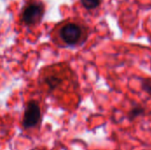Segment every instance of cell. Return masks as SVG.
Here are the masks:
<instances>
[{
  "label": "cell",
  "mask_w": 151,
  "mask_h": 150,
  "mask_svg": "<svg viewBox=\"0 0 151 150\" xmlns=\"http://www.w3.org/2000/svg\"><path fill=\"white\" fill-rule=\"evenodd\" d=\"M60 36L66 44L74 45L81 36V29L77 24L68 23L61 28Z\"/></svg>",
  "instance_id": "7a4b0ae2"
},
{
  "label": "cell",
  "mask_w": 151,
  "mask_h": 150,
  "mask_svg": "<svg viewBox=\"0 0 151 150\" xmlns=\"http://www.w3.org/2000/svg\"><path fill=\"white\" fill-rule=\"evenodd\" d=\"M82 5L88 9V10H92L96 7H98L101 4V0H81Z\"/></svg>",
  "instance_id": "52a82bcc"
},
{
  "label": "cell",
  "mask_w": 151,
  "mask_h": 150,
  "mask_svg": "<svg viewBox=\"0 0 151 150\" xmlns=\"http://www.w3.org/2000/svg\"><path fill=\"white\" fill-rule=\"evenodd\" d=\"M44 12L42 4H31L23 11L22 20L26 25H34L40 21Z\"/></svg>",
  "instance_id": "3957f363"
},
{
  "label": "cell",
  "mask_w": 151,
  "mask_h": 150,
  "mask_svg": "<svg viewBox=\"0 0 151 150\" xmlns=\"http://www.w3.org/2000/svg\"><path fill=\"white\" fill-rule=\"evenodd\" d=\"M140 84L142 91L151 97V79L150 78H140Z\"/></svg>",
  "instance_id": "5b68a950"
},
{
  "label": "cell",
  "mask_w": 151,
  "mask_h": 150,
  "mask_svg": "<svg viewBox=\"0 0 151 150\" xmlns=\"http://www.w3.org/2000/svg\"><path fill=\"white\" fill-rule=\"evenodd\" d=\"M146 113V108L139 103L132 106V108L129 110L127 113V118L129 121H134L137 118H140L142 116H144Z\"/></svg>",
  "instance_id": "277c9868"
},
{
  "label": "cell",
  "mask_w": 151,
  "mask_h": 150,
  "mask_svg": "<svg viewBox=\"0 0 151 150\" xmlns=\"http://www.w3.org/2000/svg\"><path fill=\"white\" fill-rule=\"evenodd\" d=\"M41 119V110L38 103L35 101H30L24 112L22 126L24 129L35 126Z\"/></svg>",
  "instance_id": "6da1fadb"
},
{
  "label": "cell",
  "mask_w": 151,
  "mask_h": 150,
  "mask_svg": "<svg viewBox=\"0 0 151 150\" xmlns=\"http://www.w3.org/2000/svg\"><path fill=\"white\" fill-rule=\"evenodd\" d=\"M45 82L50 87V88L51 90H53L62 83V80L58 77H56V76H50L46 79Z\"/></svg>",
  "instance_id": "8992f818"
}]
</instances>
